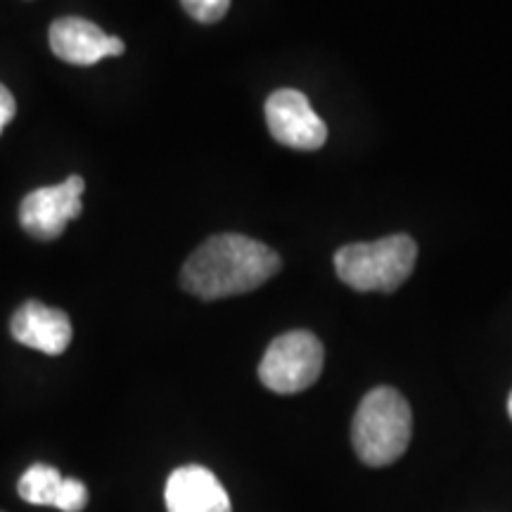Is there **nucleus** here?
I'll return each mask as SVG.
<instances>
[{
	"instance_id": "1",
	"label": "nucleus",
	"mask_w": 512,
	"mask_h": 512,
	"mask_svg": "<svg viewBox=\"0 0 512 512\" xmlns=\"http://www.w3.org/2000/svg\"><path fill=\"white\" fill-rule=\"evenodd\" d=\"M283 261L264 242L238 233L214 235L188 256L181 285L204 302L252 292L280 271Z\"/></svg>"
},
{
	"instance_id": "2",
	"label": "nucleus",
	"mask_w": 512,
	"mask_h": 512,
	"mask_svg": "<svg viewBox=\"0 0 512 512\" xmlns=\"http://www.w3.org/2000/svg\"><path fill=\"white\" fill-rule=\"evenodd\" d=\"M413 413L408 401L392 387H377L363 396L351 425L356 456L370 467H387L411 444Z\"/></svg>"
},
{
	"instance_id": "3",
	"label": "nucleus",
	"mask_w": 512,
	"mask_h": 512,
	"mask_svg": "<svg viewBox=\"0 0 512 512\" xmlns=\"http://www.w3.org/2000/svg\"><path fill=\"white\" fill-rule=\"evenodd\" d=\"M418 245L411 235H387L377 242H356L335 254L339 280L358 292H394L411 278Z\"/></svg>"
},
{
	"instance_id": "4",
	"label": "nucleus",
	"mask_w": 512,
	"mask_h": 512,
	"mask_svg": "<svg viewBox=\"0 0 512 512\" xmlns=\"http://www.w3.org/2000/svg\"><path fill=\"white\" fill-rule=\"evenodd\" d=\"M325 351L309 330L275 337L259 363V380L275 394H299L323 373Z\"/></svg>"
},
{
	"instance_id": "5",
	"label": "nucleus",
	"mask_w": 512,
	"mask_h": 512,
	"mask_svg": "<svg viewBox=\"0 0 512 512\" xmlns=\"http://www.w3.org/2000/svg\"><path fill=\"white\" fill-rule=\"evenodd\" d=\"M86 190L81 176H69L64 183L36 188L19 204V223L36 240L60 238L67 223L81 216V195Z\"/></svg>"
},
{
	"instance_id": "6",
	"label": "nucleus",
	"mask_w": 512,
	"mask_h": 512,
	"mask_svg": "<svg viewBox=\"0 0 512 512\" xmlns=\"http://www.w3.org/2000/svg\"><path fill=\"white\" fill-rule=\"evenodd\" d=\"M266 124L280 145L292 150H318L328 140V126L313 112L311 100L302 91L280 88L266 100Z\"/></svg>"
},
{
	"instance_id": "7",
	"label": "nucleus",
	"mask_w": 512,
	"mask_h": 512,
	"mask_svg": "<svg viewBox=\"0 0 512 512\" xmlns=\"http://www.w3.org/2000/svg\"><path fill=\"white\" fill-rule=\"evenodd\" d=\"M50 50L62 62L91 67L105 57L124 55V41L107 36L98 24L83 17H62L50 27Z\"/></svg>"
},
{
	"instance_id": "8",
	"label": "nucleus",
	"mask_w": 512,
	"mask_h": 512,
	"mask_svg": "<svg viewBox=\"0 0 512 512\" xmlns=\"http://www.w3.org/2000/svg\"><path fill=\"white\" fill-rule=\"evenodd\" d=\"M164 503L169 512H233L226 486L202 465H183L171 472Z\"/></svg>"
},
{
	"instance_id": "9",
	"label": "nucleus",
	"mask_w": 512,
	"mask_h": 512,
	"mask_svg": "<svg viewBox=\"0 0 512 512\" xmlns=\"http://www.w3.org/2000/svg\"><path fill=\"white\" fill-rule=\"evenodd\" d=\"M12 337L24 347L48 356H60L72 342V323L60 309H50L41 302H27L15 311L10 323Z\"/></svg>"
},
{
	"instance_id": "10",
	"label": "nucleus",
	"mask_w": 512,
	"mask_h": 512,
	"mask_svg": "<svg viewBox=\"0 0 512 512\" xmlns=\"http://www.w3.org/2000/svg\"><path fill=\"white\" fill-rule=\"evenodd\" d=\"M62 475L50 465H31L24 477L19 479V496L31 505H55L57 491L62 486Z\"/></svg>"
},
{
	"instance_id": "11",
	"label": "nucleus",
	"mask_w": 512,
	"mask_h": 512,
	"mask_svg": "<svg viewBox=\"0 0 512 512\" xmlns=\"http://www.w3.org/2000/svg\"><path fill=\"white\" fill-rule=\"evenodd\" d=\"M183 10L202 24H214L226 17L230 0H181Z\"/></svg>"
},
{
	"instance_id": "12",
	"label": "nucleus",
	"mask_w": 512,
	"mask_h": 512,
	"mask_svg": "<svg viewBox=\"0 0 512 512\" xmlns=\"http://www.w3.org/2000/svg\"><path fill=\"white\" fill-rule=\"evenodd\" d=\"M88 503V491L79 479H62L60 491H57L53 508L62 512H81Z\"/></svg>"
},
{
	"instance_id": "13",
	"label": "nucleus",
	"mask_w": 512,
	"mask_h": 512,
	"mask_svg": "<svg viewBox=\"0 0 512 512\" xmlns=\"http://www.w3.org/2000/svg\"><path fill=\"white\" fill-rule=\"evenodd\" d=\"M15 112H17L15 98H12V93L3 86V83H0V133L5 131V126H8L12 119H15Z\"/></svg>"
},
{
	"instance_id": "14",
	"label": "nucleus",
	"mask_w": 512,
	"mask_h": 512,
	"mask_svg": "<svg viewBox=\"0 0 512 512\" xmlns=\"http://www.w3.org/2000/svg\"><path fill=\"white\" fill-rule=\"evenodd\" d=\"M508 413H510V418H512V394H510V399H508Z\"/></svg>"
}]
</instances>
